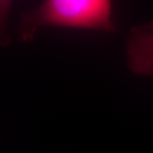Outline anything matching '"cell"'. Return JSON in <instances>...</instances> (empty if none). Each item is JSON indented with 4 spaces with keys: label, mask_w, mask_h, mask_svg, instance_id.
I'll use <instances>...</instances> for the list:
<instances>
[{
    "label": "cell",
    "mask_w": 153,
    "mask_h": 153,
    "mask_svg": "<svg viewBox=\"0 0 153 153\" xmlns=\"http://www.w3.org/2000/svg\"><path fill=\"white\" fill-rule=\"evenodd\" d=\"M112 4L105 0H46L22 13L20 38L33 40L43 27L88 29L106 33L116 31L111 20Z\"/></svg>",
    "instance_id": "6da1fadb"
},
{
    "label": "cell",
    "mask_w": 153,
    "mask_h": 153,
    "mask_svg": "<svg viewBox=\"0 0 153 153\" xmlns=\"http://www.w3.org/2000/svg\"><path fill=\"white\" fill-rule=\"evenodd\" d=\"M128 69L137 75H153V20L132 28L127 41Z\"/></svg>",
    "instance_id": "7a4b0ae2"
},
{
    "label": "cell",
    "mask_w": 153,
    "mask_h": 153,
    "mask_svg": "<svg viewBox=\"0 0 153 153\" xmlns=\"http://www.w3.org/2000/svg\"><path fill=\"white\" fill-rule=\"evenodd\" d=\"M12 2L0 1V45H7L10 41L8 30V19Z\"/></svg>",
    "instance_id": "3957f363"
}]
</instances>
